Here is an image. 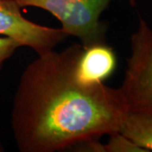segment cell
Returning <instances> with one entry per match:
<instances>
[{"label": "cell", "mask_w": 152, "mask_h": 152, "mask_svg": "<svg viewBox=\"0 0 152 152\" xmlns=\"http://www.w3.org/2000/svg\"><path fill=\"white\" fill-rule=\"evenodd\" d=\"M109 139L104 144L105 152H147L146 150L137 145L120 132L109 134Z\"/></svg>", "instance_id": "obj_7"}, {"label": "cell", "mask_w": 152, "mask_h": 152, "mask_svg": "<svg viewBox=\"0 0 152 152\" xmlns=\"http://www.w3.org/2000/svg\"><path fill=\"white\" fill-rule=\"evenodd\" d=\"M4 151V146H3V145L1 144V142H0V152Z\"/></svg>", "instance_id": "obj_11"}, {"label": "cell", "mask_w": 152, "mask_h": 152, "mask_svg": "<svg viewBox=\"0 0 152 152\" xmlns=\"http://www.w3.org/2000/svg\"><path fill=\"white\" fill-rule=\"evenodd\" d=\"M117 66L113 49L106 43L94 45L84 49L79 63L78 72L83 80L89 82H104Z\"/></svg>", "instance_id": "obj_5"}, {"label": "cell", "mask_w": 152, "mask_h": 152, "mask_svg": "<svg viewBox=\"0 0 152 152\" xmlns=\"http://www.w3.org/2000/svg\"><path fill=\"white\" fill-rule=\"evenodd\" d=\"M20 47H22L21 44L12 38L8 37H0V71L2 70L6 61Z\"/></svg>", "instance_id": "obj_8"}, {"label": "cell", "mask_w": 152, "mask_h": 152, "mask_svg": "<svg viewBox=\"0 0 152 152\" xmlns=\"http://www.w3.org/2000/svg\"><path fill=\"white\" fill-rule=\"evenodd\" d=\"M130 49L120 90L130 112L152 114V28L143 19L131 36Z\"/></svg>", "instance_id": "obj_3"}, {"label": "cell", "mask_w": 152, "mask_h": 152, "mask_svg": "<svg viewBox=\"0 0 152 152\" xmlns=\"http://www.w3.org/2000/svg\"><path fill=\"white\" fill-rule=\"evenodd\" d=\"M111 1H112V0H111ZM127 1H129V4H132V5H134V4H135L136 0H127Z\"/></svg>", "instance_id": "obj_10"}, {"label": "cell", "mask_w": 152, "mask_h": 152, "mask_svg": "<svg viewBox=\"0 0 152 152\" xmlns=\"http://www.w3.org/2000/svg\"><path fill=\"white\" fill-rule=\"evenodd\" d=\"M76 43L31 61L13 100L11 129L21 152H55L119 132L129 112L120 88L89 82L78 72Z\"/></svg>", "instance_id": "obj_1"}, {"label": "cell", "mask_w": 152, "mask_h": 152, "mask_svg": "<svg viewBox=\"0 0 152 152\" xmlns=\"http://www.w3.org/2000/svg\"><path fill=\"white\" fill-rule=\"evenodd\" d=\"M72 148H74L76 151L105 152L104 145L99 141V140H91L81 142Z\"/></svg>", "instance_id": "obj_9"}, {"label": "cell", "mask_w": 152, "mask_h": 152, "mask_svg": "<svg viewBox=\"0 0 152 152\" xmlns=\"http://www.w3.org/2000/svg\"><path fill=\"white\" fill-rule=\"evenodd\" d=\"M23 7H37L48 11L61 23L66 35L80 41L84 49L106 43L107 26L101 15L111 0H16Z\"/></svg>", "instance_id": "obj_2"}, {"label": "cell", "mask_w": 152, "mask_h": 152, "mask_svg": "<svg viewBox=\"0 0 152 152\" xmlns=\"http://www.w3.org/2000/svg\"><path fill=\"white\" fill-rule=\"evenodd\" d=\"M0 35L31 48L37 55L53 50L68 37L62 28L41 26L24 17L16 0H0Z\"/></svg>", "instance_id": "obj_4"}, {"label": "cell", "mask_w": 152, "mask_h": 152, "mask_svg": "<svg viewBox=\"0 0 152 152\" xmlns=\"http://www.w3.org/2000/svg\"><path fill=\"white\" fill-rule=\"evenodd\" d=\"M119 132L147 152L152 151V114L129 111Z\"/></svg>", "instance_id": "obj_6"}]
</instances>
